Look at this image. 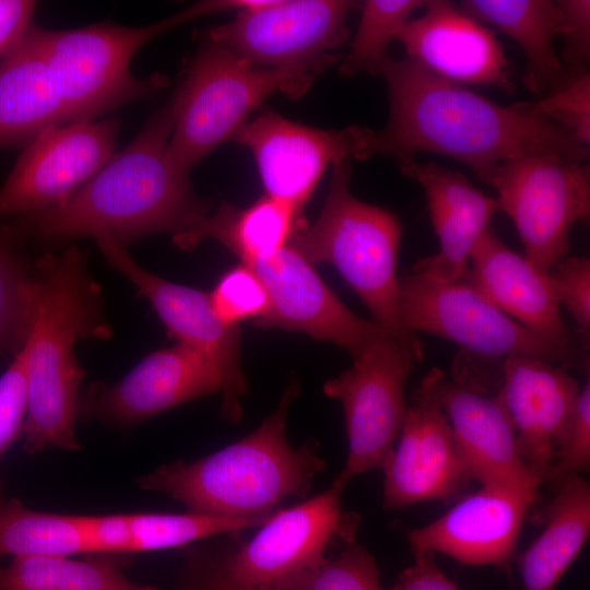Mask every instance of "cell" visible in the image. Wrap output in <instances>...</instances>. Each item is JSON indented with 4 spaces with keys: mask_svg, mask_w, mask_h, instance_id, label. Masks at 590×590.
Returning a JSON list of instances; mask_svg holds the SVG:
<instances>
[{
    "mask_svg": "<svg viewBox=\"0 0 590 590\" xmlns=\"http://www.w3.org/2000/svg\"><path fill=\"white\" fill-rule=\"evenodd\" d=\"M244 264L261 279L270 297L268 314L256 320L259 327L300 331L330 341L351 356L387 328L351 311L322 281L312 263L291 245Z\"/></svg>",
    "mask_w": 590,
    "mask_h": 590,
    "instance_id": "ac0fdd59",
    "label": "cell"
},
{
    "mask_svg": "<svg viewBox=\"0 0 590 590\" xmlns=\"http://www.w3.org/2000/svg\"><path fill=\"white\" fill-rule=\"evenodd\" d=\"M487 185L536 268L550 272L568 256L571 227L590 214L587 162L554 152L526 154L502 163Z\"/></svg>",
    "mask_w": 590,
    "mask_h": 590,
    "instance_id": "30bf717a",
    "label": "cell"
},
{
    "mask_svg": "<svg viewBox=\"0 0 590 590\" xmlns=\"http://www.w3.org/2000/svg\"><path fill=\"white\" fill-rule=\"evenodd\" d=\"M222 391L223 380L213 365L177 343L151 353L116 384L90 385L80 393L78 421L129 427Z\"/></svg>",
    "mask_w": 590,
    "mask_h": 590,
    "instance_id": "e0dca14e",
    "label": "cell"
},
{
    "mask_svg": "<svg viewBox=\"0 0 590 590\" xmlns=\"http://www.w3.org/2000/svg\"><path fill=\"white\" fill-rule=\"evenodd\" d=\"M36 2L0 0V57L13 48L31 27Z\"/></svg>",
    "mask_w": 590,
    "mask_h": 590,
    "instance_id": "ee69618b",
    "label": "cell"
},
{
    "mask_svg": "<svg viewBox=\"0 0 590 590\" xmlns=\"http://www.w3.org/2000/svg\"><path fill=\"white\" fill-rule=\"evenodd\" d=\"M82 530L87 555L131 553L129 514L82 515Z\"/></svg>",
    "mask_w": 590,
    "mask_h": 590,
    "instance_id": "60d3db41",
    "label": "cell"
},
{
    "mask_svg": "<svg viewBox=\"0 0 590 590\" xmlns=\"http://www.w3.org/2000/svg\"><path fill=\"white\" fill-rule=\"evenodd\" d=\"M541 512L542 533L519 557L523 590H554L590 535V483L571 475Z\"/></svg>",
    "mask_w": 590,
    "mask_h": 590,
    "instance_id": "4316f807",
    "label": "cell"
},
{
    "mask_svg": "<svg viewBox=\"0 0 590 590\" xmlns=\"http://www.w3.org/2000/svg\"><path fill=\"white\" fill-rule=\"evenodd\" d=\"M68 122L56 80L28 28L0 60V149L28 144L45 129Z\"/></svg>",
    "mask_w": 590,
    "mask_h": 590,
    "instance_id": "d4e9b609",
    "label": "cell"
},
{
    "mask_svg": "<svg viewBox=\"0 0 590 590\" xmlns=\"http://www.w3.org/2000/svg\"><path fill=\"white\" fill-rule=\"evenodd\" d=\"M540 494L482 485L433 522L412 529V553H440L468 565H508L527 514Z\"/></svg>",
    "mask_w": 590,
    "mask_h": 590,
    "instance_id": "ffe728a7",
    "label": "cell"
},
{
    "mask_svg": "<svg viewBox=\"0 0 590 590\" xmlns=\"http://www.w3.org/2000/svg\"><path fill=\"white\" fill-rule=\"evenodd\" d=\"M353 364L323 385V393L343 406L352 476L381 469L394 448L406 410L405 385L425 357L417 333L385 328L351 356Z\"/></svg>",
    "mask_w": 590,
    "mask_h": 590,
    "instance_id": "9c48e42d",
    "label": "cell"
},
{
    "mask_svg": "<svg viewBox=\"0 0 590 590\" xmlns=\"http://www.w3.org/2000/svg\"><path fill=\"white\" fill-rule=\"evenodd\" d=\"M271 516L237 519L191 511L129 514L131 553L182 547L213 535L240 532L262 526Z\"/></svg>",
    "mask_w": 590,
    "mask_h": 590,
    "instance_id": "1f68e13d",
    "label": "cell"
},
{
    "mask_svg": "<svg viewBox=\"0 0 590 590\" xmlns=\"http://www.w3.org/2000/svg\"><path fill=\"white\" fill-rule=\"evenodd\" d=\"M256 160L267 196L300 211L330 164L361 160L363 127L318 129L264 111L232 138Z\"/></svg>",
    "mask_w": 590,
    "mask_h": 590,
    "instance_id": "9a60e30c",
    "label": "cell"
},
{
    "mask_svg": "<svg viewBox=\"0 0 590 590\" xmlns=\"http://www.w3.org/2000/svg\"><path fill=\"white\" fill-rule=\"evenodd\" d=\"M399 284L403 329L452 341L465 353L493 362L531 356L589 373V349L550 340L518 323L475 286L470 269L452 282L411 271Z\"/></svg>",
    "mask_w": 590,
    "mask_h": 590,
    "instance_id": "ba28073f",
    "label": "cell"
},
{
    "mask_svg": "<svg viewBox=\"0 0 590 590\" xmlns=\"http://www.w3.org/2000/svg\"><path fill=\"white\" fill-rule=\"evenodd\" d=\"M420 386L445 412L472 481L540 494L543 482L524 462L514 425L498 396L472 391L439 368L430 369Z\"/></svg>",
    "mask_w": 590,
    "mask_h": 590,
    "instance_id": "d6986e66",
    "label": "cell"
},
{
    "mask_svg": "<svg viewBox=\"0 0 590 590\" xmlns=\"http://www.w3.org/2000/svg\"><path fill=\"white\" fill-rule=\"evenodd\" d=\"M355 1L272 0L263 8L236 12L208 38L252 63L280 70L310 84L337 61L333 50L349 38L346 20Z\"/></svg>",
    "mask_w": 590,
    "mask_h": 590,
    "instance_id": "7c38bea8",
    "label": "cell"
},
{
    "mask_svg": "<svg viewBox=\"0 0 590 590\" xmlns=\"http://www.w3.org/2000/svg\"><path fill=\"white\" fill-rule=\"evenodd\" d=\"M557 297L578 329L590 330V260L586 257L567 256L551 271Z\"/></svg>",
    "mask_w": 590,
    "mask_h": 590,
    "instance_id": "ab89813d",
    "label": "cell"
},
{
    "mask_svg": "<svg viewBox=\"0 0 590 590\" xmlns=\"http://www.w3.org/2000/svg\"><path fill=\"white\" fill-rule=\"evenodd\" d=\"M106 261L126 276L156 310L169 335L210 362L223 380L221 413L231 423L243 416L240 397L248 391L240 362V332L224 323L210 295L164 280L143 269L126 247L108 236L95 238Z\"/></svg>",
    "mask_w": 590,
    "mask_h": 590,
    "instance_id": "5bb4252c",
    "label": "cell"
},
{
    "mask_svg": "<svg viewBox=\"0 0 590 590\" xmlns=\"http://www.w3.org/2000/svg\"><path fill=\"white\" fill-rule=\"evenodd\" d=\"M179 590H272L271 588L240 587L229 582L212 564L202 547L186 552L180 574Z\"/></svg>",
    "mask_w": 590,
    "mask_h": 590,
    "instance_id": "b9f144b4",
    "label": "cell"
},
{
    "mask_svg": "<svg viewBox=\"0 0 590 590\" xmlns=\"http://www.w3.org/2000/svg\"><path fill=\"white\" fill-rule=\"evenodd\" d=\"M297 381L284 390L276 410L240 440L194 461L162 464L137 480L145 491L180 502L187 511L225 518H259L292 497H306L327 464L311 438L294 448L286 425Z\"/></svg>",
    "mask_w": 590,
    "mask_h": 590,
    "instance_id": "277c9868",
    "label": "cell"
},
{
    "mask_svg": "<svg viewBox=\"0 0 590 590\" xmlns=\"http://www.w3.org/2000/svg\"><path fill=\"white\" fill-rule=\"evenodd\" d=\"M482 24H489L512 38L522 49L523 85L536 96H546L565 85L566 75L555 39L563 15L552 0H464L459 5Z\"/></svg>",
    "mask_w": 590,
    "mask_h": 590,
    "instance_id": "484cf974",
    "label": "cell"
},
{
    "mask_svg": "<svg viewBox=\"0 0 590 590\" xmlns=\"http://www.w3.org/2000/svg\"><path fill=\"white\" fill-rule=\"evenodd\" d=\"M350 179V161L335 163L320 215L311 226H302L288 245L310 263L334 266L375 322L401 328L397 276L401 224L391 212L356 199Z\"/></svg>",
    "mask_w": 590,
    "mask_h": 590,
    "instance_id": "8992f818",
    "label": "cell"
},
{
    "mask_svg": "<svg viewBox=\"0 0 590 590\" xmlns=\"http://www.w3.org/2000/svg\"><path fill=\"white\" fill-rule=\"evenodd\" d=\"M114 118L52 126L28 143L0 187V220L67 201L115 155Z\"/></svg>",
    "mask_w": 590,
    "mask_h": 590,
    "instance_id": "4fadbf2b",
    "label": "cell"
},
{
    "mask_svg": "<svg viewBox=\"0 0 590 590\" xmlns=\"http://www.w3.org/2000/svg\"><path fill=\"white\" fill-rule=\"evenodd\" d=\"M310 85L290 73L259 67L206 37L169 99L168 149L174 163L190 174L216 146L232 140L271 94L280 91L298 98Z\"/></svg>",
    "mask_w": 590,
    "mask_h": 590,
    "instance_id": "52a82bcc",
    "label": "cell"
},
{
    "mask_svg": "<svg viewBox=\"0 0 590 590\" xmlns=\"http://www.w3.org/2000/svg\"><path fill=\"white\" fill-rule=\"evenodd\" d=\"M300 211L266 196L248 208L237 209L223 202L187 228L173 236L184 250L194 248L201 240L212 238L237 255L243 263L269 257L286 247L304 226Z\"/></svg>",
    "mask_w": 590,
    "mask_h": 590,
    "instance_id": "83f0119b",
    "label": "cell"
},
{
    "mask_svg": "<svg viewBox=\"0 0 590 590\" xmlns=\"http://www.w3.org/2000/svg\"><path fill=\"white\" fill-rule=\"evenodd\" d=\"M530 106L539 115L560 126L586 145L590 143L589 72L542 97Z\"/></svg>",
    "mask_w": 590,
    "mask_h": 590,
    "instance_id": "8d00e7d4",
    "label": "cell"
},
{
    "mask_svg": "<svg viewBox=\"0 0 590 590\" xmlns=\"http://www.w3.org/2000/svg\"><path fill=\"white\" fill-rule=\"evenodd\" d=\"M381 469L386 509L450 502L472 481L445 412L421 386L406 404L399 444Z\"/></svg>",
    "mask_w": 590,
    "mask_h": 590,
    "instance_id": "2e32d148",
    "label": "cell"
},
{
    "mask_svg": "<svg viewBox=\"0 0 590 590\" xmlns=\"http://www.w3.org/2000/svg\"><path fill=\"white\" fill-rule=\"evenodd\" d=\"M34 316L23 345L26 358L27 414L23 450H79L78 402L84 371L74 344L103 340L111 329L102 309L101 286L87 271L86 258L71 245L59 255L45 253L35 263Z\"/></svg>",
    "mask_w": 590,
    "mask_h": 590,
    "instance_id": "3957f363",
    "label": "cell"
},
{
    "mask_svg": "<svg viewBox=\"0 0 590 590\" xmlns=\"http://www.w3.org/2000/svg\"><path fill=\"white\" fill-rule=\"evenodd\" d=\"M402 173L424 189L440 249L417 260L412 272L439 282H452L469 269L479 241L500 212L496 198L473 186L461 173L435 163L414 161L400 166Z\"/></svg>",
    "mask_w": 590,
    "mask_h": 590,
    "instance_id": "603a6c76",
    "label": "cell"
},
{
    "mask_svg": "<svg viewBox=\"0 0 590 590\" xmlns=\"http://www.w3.org/2000/svg\"><path fill=\"white\" fill-rule=\"evenodd\" d=\"M475 286L504 314L550 340L589 349V332L570 329L550 275L487 229L471 259Z\"/></svg>",
    "mask_w": 590,
    "mask_h": 590,
    "instance_id": "cb8c5ba5",
    "label": "cell"
},
{
    "mask_svg": "<svg viewBox=\"0 0 590 590\" xmlns=\"http://www.w3.org/2000/svg\"><path fill=\"white\" fill-rule=\"evenodd\" d=\"M20 245L0 227V358L21 351L34 316L35 267Z\"/></svg>",
    "mask_w": 590,
    "mask_h": 590,
    "instance_id": "4dcf8cb0",
    "label": "cell"
},
{
    "mask_svg": "<svg viewBox=\"0 0 590 590\" xmlns=\"http://www.w3.org/2000/svg\"><path fill=\"white\" fill-rule=\"evenodd\" d=\"M380 74L387 82L390 116L384 129L365 127L363 160L382 154L401 166L417 153H435L458 160L488 184L502 163L517 156L554 152L581 162L589 158V145L539 115L530 103L498 105L408 57L389 58Z\"/></svg>",
    "mask_w": 590,
    "mask_h": 590,
    "instance_id": "6da1fadb",
    "label": "cell"
},
{
    "mask_svg": "<svg viewBox=\"0 0 590 590\" xmlns=\"http://www.w3.org/2000/svg\"><path fill=\"white\" fill-rule=\"evenodd\" d=\"M87 554L82 515L37 511L0 494V555Z\"/></svg>",
    "mask_w": 590,
    "mask_h": 590,
    "instance_id": "f546056e",
    "label": "cell"
},
{
    "mask_svg": "<svg viewBox=\"0 0 590 590\" xmlns=\"http://www.w3.org/2000/svg\"><path fill=\"white\" fill-rule=\"evenodd\" d=\"M563 15L559 36L564 47L559 60L565 71L567 84L588 73L590 59V1H557Z\"/></svg>",
    "mask_w": 590,
    "mask_h": 590,
    "instance_id": "f35d334b",
    "label": "cell"
},
{
    "mask_svg": "<svg viewBox=\"0 0 590 590\" xmlns=\"http://www.w3.org/2000/svg\"><path fill=\"white\" fill-rule=\"evenodd\" d=\"M272 590H384L374 556L353 543L334 558L278 579Z\"/></svg>",
    "mask_w": 590,
    "mask_h": 590,
    "instance_id": "836d02e7",
    "label": "cell"
},
{
    "mask_svg": "<svg viewBox=\"0 0 590 590\" xmlns=\"http://www.w3.org/2000/svg\"><path fill=\"white\" fill-rule=\"evenodd\" d=\"M414 563L399 576L390 590H462L433 559L432 553H413Z\"/></svg>",
    "mask_w": 590,
    "mask_h": 590,
    "instance_id": "7bdbcfd3",
    "label": "cell"
},
{
    "mask_svg": "<svg viewBox=\"0 0 590 590\" xmlns=\"http://www.w3.org/2000/svg\"><path fill=\"white\" fill-rule=\"evenodd\" d=\"M423 0H367L363 3L359 24L350 50L341 62L343 75L380 74L390 58L388 49L410 20L425 8Z\"/></svg>",
    "mask_w": 590,
    "mask_h": 590,
    "instance_id": "d6a6232c",
    "label": "cell"
},
{
    "mask_svg": "<svg viewBox=\"0 0 590 590\" xmlns=\"http://www.w3.org/2000/svg\"><path fill=\"white\" fill-rule=\"evenodd\" d=\"M210 298L217 316L228 326H237L239 321L249 318H263L270 308L266 285L244 263L222 276Z\"/></svg>",
    "mask_w": 590,
    "mask_h": 590,
    "instance_id": "e575fe53",
    "label": "cell"
},
{
    "mask_svg": "<svg viewBox=\"0 0 590 590\" xmlns=\"http://www.w3.org/2000/svg\"><path fill=\"white\" fill-rule=\"evenodd\" d=\"M214 2L201 1L140 27L98 23L75 30H46L32 24L64 103L68 121L98 120L110 110L154 97L167 84L164 74L145 79L130 71L133 56L158 35L214 14Z\"/></svg>",
    "mask_w": 590,
    "mask_h": 590,
    "instance_id": "5b68a950",
    "label": "cell"
},
{
    "mask_svg": "<svg viewBox=\"0 0 590 590\" xmlns=\"http://www.w3.org/2000/svg\"><path fill=\"white\" fill-rule=\"evenodd\" d=\"M26 414V358L22 347L0 377V460L10 446L23 436ZM0 494H3L1 482Z\"/></svg>",
    "mask_w": 590,
    "mask_h": 590,
    "instance_id": "74e56055",
    "label": "cell"
},
{
    "mask_svg": "<svg viewBox=\"0 0 590 590\" xmlns=\"http://www.w3.org/2000/svg\"><path fill=\"white\" fill-rule=\"evenodd\" d=\"M425 8L397 37L409 59L459 85L515 92L511 67L494 32L450 1L430 0Z\"/></svg>",
    "mask_w": 590,
    "mask_h": 590,
    "instance_id": "44dd1931",
    "label": "cell"
},
{
    "mask_svg": "<svg viewBox=\"0 0 590 590\" xmlns=\"http://www.w3.org/2000/svg\"><path fill=\"white\" fill-rule=\"evenodd\" d=\"M570 368L531 356L507 357L499 393L520 453L544 483L575 410L580 388Z\"/></svg>",
    "mask_w": 590,
    "mask_h": 590,
    "instance_id": "7402d4cb",
    "label": "cell"
},
{
    "mask_svg": "<svg viewBox=\"0 0 590 590\" xmlns=\"http://www.w3.org/2000/svg\"><path fill=\"white\" fill-rule=\"evenodd\" d=\"M126 554L13 556L0 566V590H158L130 581L122 569Z\"/></svg>",
    "mask_w": 590,
    "mask_h": 590,
    "instance_id": "f1b7e54d",
    "label": "cell"
},
{
    "mask_svg": "<svg viewBox=\"0 0 590 590\" xmlns=\"http://www.w3.org/2000/svg\"><path fill=\"white\" fill-rule=\"evenodd\" d=\"M172 129L168 102L67 201L13 217L1 229L19 244L57 246L108 236L125 247L151 234L186 231L210 206L194 194L189 174L169 154Z\"/></svg>",
    "mask_w": 590,
    "mask_h": 590,
    "instance_id": "7a4b0ae2",
    "label": "cell"
},
{
    "mask_svg": "<svg viewBox=\"0 0 590 590\" xmlns=\"http://www.w3.org/2000/svg\"><path fill=\"white\" fill-rule=\"evenodd\" d=\"M590 470V381L580 389L575 410L558 445L545 482L556 486Z\"/></svg>",
    "mask_w": 590,
    "mask_h": 590,
    "instance_id": "d590c367",
    "label": "cell"
},
{
    "mask_svg": "<svg viewBox=\"0 0 590 590\" xmlns=\"http://www.w3.org/2000/svg\"><path fill=\"white\" fill-rule=\"evenodd\" d=\"M352 479L343 469L322 493L276 510L248 543L233 553L202 548L229 582L271 588L282 577L322 563L330 547L355 543L362 518L342 507L343 491Z\"/></svg>",
    "mask_w": 590,
    "mask_h": 590,
    "instance_id": "8fae6325",
    "label": "cell"
}]
</instances>
